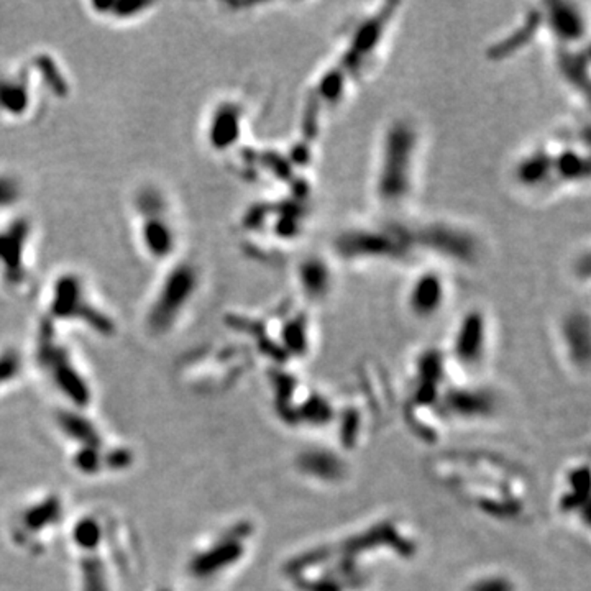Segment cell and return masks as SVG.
I'll return each mask as SVG.
<instances>
[{"instance_id":"1","label":"cell","mask_w":591,"mask_h":591,"mask_svg":"<svg viewBox=\"0 0 591 591\" xmlns=\"http://www.w3.org/2000/svg\"><path fill=\"white\" fill-rule=\"evenodd\" d=\"M130 211L135 245L145 259L166 266L181 257L184 225L166 189L151 181L140 184L131 192Z\"/></svg>"},{"instance_id":"2","label":"cell","mask_w":591,"mask_h":591,"mask_svg":"<svg viewBox=\"0 0 591 591\" xmlns=\"http://www.w3.org/2000/svg\"><path fill=\"white\" fill-rule=\"evenodd\" d=\"M40 318L55 327H81L101 337H112L117 322L106 301L86 273L64 268L51 276L43 292V311Z\"/></svg>"},{"instance_id":"3","label":"cell","mask_w":591,"mask_h":591,"mask_svg":"<svg viewBox=\"0 0 591 591\" xmlns=\"http://www.w3.org/2000/svg\"><path fill=\"white\" fill-rule=\"evenodd\" d=\"M202 286V268L192 258L181 255L163 266L143 309L146 332L153 337H164L174 332L199 301Z\"/></svg>"},{"instance_id":"4","label":"cell","mask_w":591,"mask_h":591,"mask_svg":"<svg viewBox=\"0 0 591 591\" xmlns=\"http://www.w3.org/2000/svg\"><path fill=\"white\" fill-rule=\"evenodd\" d=\"M420 131L413 120L396 118L385 130L375 171L376 199L398 209L411 199L415 186Z\"/></svg>"},{"instance_id":"5","label":"cell","mask_w":591,"mask_h":591,"mask_svg":"<svg viewBox=\"0 0 591 591\" xmlns=\"http://www.w3.org/2000/svg\"><path fill=\"white\" fill-rule=\"evenodd\" d=\"M36 224L28 214L12 212L0 220V290L23 296L35 283Z\"/></svg>"},{"instance_id":"6","label":"cell","mask_w":591,"mask_h":591,"mask_svg":"<svg viewBox=\"0 0 591 591\" xmlns=\"http://www.w3.org/2000/svg\"><path fill=\"white\" fill-rule=\"evenodd\" d=\"M414 230L403 225L353 227L339 235L335 250L353 262H403L415 252Z\"/></svg>"},{"instance_id":"7","label":"cell","mask_w":591,"mask_h":591,"mask_svg":"<svg viewBox=\"0 0 591 591\" xmlns=\"http://www.w3.org/2000/svg\"><path fill=\"white\" fill-rule=\"evenodd\" d=\"M36 365L74 403L84 404L89 399L86 380L68 345L61 339V330L43 318L38 319L35 339Z\"/></svg>"},{"instance_id":"8","label":"cell","mask_w":591,"mask_h":591,"mask_svg":"<svg viewBox=\"0 0 591 591\" xmlns=\"http://www.w3.org/2000/svg\"><path fill=\"white\" fill-rule=\"evenodd\" d=\"M45 92L28 68L27 61L0 68V124L28 125L43 115Z\"/></svg>"},{"instance_id":"9","label":"cell","mask_w":591,"mask_h":591,"mask_svg":"<svg viewBox=\"0 0 591 591\" xmlns=\"http://www.w3.org/2000/svg\"><path fill=\"white\" fill-rule=\"evenodd\" d=\"M247 108L238 99L225 97L215 102L207 113L204 122V143L212 153L227 155L234 151L242 141Z\"/></svg>"},{"instance_id":"10","label":"cell","mask_w":591,"mask_h":591,"mask_svg":"<svg viewBox=\"0 0 591 591\" xmlns=\"http://www.w3.org/2000/svg\"><path fill=\"white\" fill-rule=\"evenodd\" d=\"M447 297L448 287L446 278L434 269H425L409 283L406 304L414 318L432 319L447 304Z\"/></svg>"},{"instance_id":"11","label":"cell","mask_w":591,"mask_h":591,"mask_svg":"<svg viewBox=\"0 0 591 591\" xmlns=\"http://www.w3.org/2000/svg\"><path fill=\"white\" fill-rule=\"evenodd\" d=\"M84 8L102 25L124 28L145 22L158 10L159 3L141 0H92L84 3Z\"/></svg>"},{"instance_id":"12","label":"cell","mask_w":591,"mask_h":591,"mask_svg":"<svg viewBox=\"0 0 591 591\" xmlns=\"http://www.w3.org/2000/svg\"><path fill=\"white\" fill-rule=\"evenodd\" d=\"M25 61L48 101H66L71 96L73 83L68 69L53 53L38 51L25 58Z\"/></svg>"},{"instance_id":"13","label":"cell","mask_w":591,"mask_h":591,"mask_svg":"<svg viewBox=\"0 0 591 591\" xmlns=\"http://www.w3.org/2000/svg\"><path fill=\"white\" fill-rule=\"evenodd\" d=\"M543 23L550 28L552 36L565 48L583 40L586 33V18L578 6L570 2L546 3Z\"/></svg>"},{"instance_id":"14","label":"cell","mask_w":591,"mask_h":591,"mask_svg":"<svg viewBox=\"0 0 591 591\" xmlns=\"http://www.w3.org/2000/svg\"><path fill=\"white\" fill-rule=\"evenodd\" d=\"M486 329L483 312L471 309L463 315L453 337V350L458 360L475 365L485 357Z\"/></svg>"},{"instance_id":"15","label":"cell","mask_w":591,"mask_h":591,"mask_svg":"<svg viewBox=\"0 0 591 591\" xmlns=\"http://www.w3.org/2000/svg\"><path fill=\"white\" fill-rule=\"evenodd\" d=\"M296 278L302 294L312 301L324 299L332 290V271L327 262L319 257H311L301 262Z\"/></svg>"},{"instance_id":"16","label":"cell","mask_w":591,"mask_h":591,"mask_svg":"<svg viewBox=\"0 0 591 591\" xmlns=\"http://www.w3.org/2000/svg\"><path fill=\"white\" fill-rule=\"evenodd\" d=\"M516 179L519 186L532 191L548 186V183L555 179L554 155H548L546 150H536L524 156L516 166Z\"/></svg>"},{"instance_id":"17","label":"cell","mask_w":591,"mask_h":591,"mask_svg":"<svg viewBox=\"0 0 591 591\" xmlns=\"http://www.w3.org/2000/svg\"><path fill=\"white\" fill-rule=\"evenodd\" d=\"M23 196V186L15 174L0 171V212H17Z\"/></svg>"},{"instance_id":"18","label":"cell","mask_w":591,"mask_h":591,"mask_svg":"<svg viewBox=\"0 0 591 591\" xmlns=\"http://www.w3.org/2000/svg\"><path fill=\"white\" fill-rule=\"evenodd\" d=\"M22 368L20 355L15 350L0 348V385L13 380Z\"/></svg>"}]
</instances>
